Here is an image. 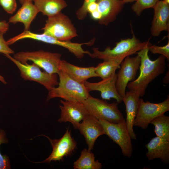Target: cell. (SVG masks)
Here are the masks:
<instances>
[{
  "mask_svg": "<svg viewBox=\"0 0 169 169\" xmlns=\"http://www.w3.org/2000/svg\"><path fill=\"white\" fill-rule=\"evenodd\" d=\"M90 13L91 18L93 19L97 20L98 21L101 18V14L97 10Z\"/></svg>",
  "mask_w": 169,
  "mask_h": 169,
  "instance_id": "obj_34",
  "label": "cell"
},
{
  "mask_svg": "<svg viewBox=\"0 0 169 169\" xmlns=\"http://www.w3.org/2000/svg\"><path fill=\"white\" fill-rule=\"evenodd\" d=\"M136 0H122L124 4L127 3L132 2L134 1H136Z\"/></svg>",
  "mask_w": 169,
  "mask_h": 169,
  "instance_id": "obj_38",
  "label": "cell"
},
{
  "mask_svg": "<svg viewBox=\"0 0 169 169\" xmlns=\"http://www.w3.org/2000/svg\"><path fill=\"white\" fill-rule=\"evenodd\" d=\"M60 70L74 80L82 84L90 78L98 77L95 72L94 67H79L63 60L61 61Z\"/></svg>",
  "mask_w": 169,
  "mask_h": 169,
  "instance_id": "obj_20",
  "label": "cell"
},
{
  "mask_svg": "<svg viewBox=\"0 0 169 169\" xmlns=\"http://www.w3.org/2000/svg\"><path fill=\"white\" fill-rule=\"evenodd\" d=\"M165 3L169 4V0H163V1Z\"/></svg>",
  "mask_w": 169,
  "mask_h": 169,
  "instance_id": "obj_39",
  "label": "cell"
},
{
  "mask_svg": "<svg viewBox=\"0 0 169 169\" xmlns=\"http://www.w3.org/2000/svg\"><path fill=\"white\" fill-rule=\"evenodd\" d=\"M43 33L60 41H70L77 36L75 28L69 18L61 12L48 17Z\"/></svg>",
  "mask_w": 169,
  "mask_h": 169,
  "instance_id": "obj_6",
  "label": "cell"
},
{
  "mask_svg": "<svg viewBox=\"0 0 169 169\" xmlns=\"http://www.w3.org/2000/svg\"><path fill=\"white\" fill-rule=\"evenodd\" d=\"M169 110V97L164 101L157 103L145 102L140 99L137 113L133 126L145 129L150 122L155 118L164 114Z\"/></svg>",
  "mask_w": 169,
  "mask_h": 169,
  "instance_id": "obj_9",
  "label": "cell"
},
{
  "mask_svg": "<svg viewBox=\"0 0 169 169\" xmlns=\"http://www.w3.org/2000/svg\"><path fill=\"white\" fill-rule=\"evenodd\" d=\"M97 0H84L82 6L77 11L76 15L78 19L79 20L84 19L87 16L88 13L87 8L91 3L95 2Z\"/></svg>",
  "mask_w": 169,
  "mask_h": 169,
  "instance_id": "obj_30",
  "label": "cell"
},
{
  "mask_svg": "<svg viewBox=\"0 0 169 169\" xmlns=\"http://www.w3.org/2000/svg\"><path fill=\"white\" fill-rule=\"evenodd\" d=\"M0 81L4 84H7V82L5 80L4 78L0 75Z\"/></svg>",
  "mask_w": 169,
  "mask_h": 169,
  "instance_id": "obj_35",
  "label": "cell"
},
{
  "mask_svg": "<svg viewBox=\"0 0 169 169\" xmlns=\"http://www.w3.org/2000/svg\"><path fill=\"white\" fill-rule=\"evenodd\" d=\"M9 25L5 20L0 21V31L4 33H5L9 29Z\"/></svg>",
  "mask_w": 169,
  "mask_h": 169,
  "instance_id": "obj_32",
  "label": "cell"
},
{
  "mask_svg": "<svg viewBox=\"0 0 169 169\" xmlns=\"http://www.w3.org/2000/svg\"><path fill=\"white\" fill-rule=\"evenodd\" d=\"M131 38L121 39L116 43L115 46L111 49L107 47L103 51L99 50L98 48L94 47L93 52L90 56L103 61H110L120 64L126 57L137 54L145 47L151 45L149 41L141 42L132 33Z\"/></svg>",
  "mask_w": 169,
  "mask_h": 169,
  "instance_id": "obj_2",
  "label": "cell"
},
{
  "mask_svg": "<svg viewBox=\"0 0 169 169\" xmlns=\"http://www.w3.org/2000/svg\"><path fill=\"white\" fill-rule=\"evenodd\" d=\"M168 78H169V71H168V72H167L165 78L164 79H165L166 78V83H168L169 79H168Z\"/></svg>",
  "mask_w": 169,
  "mask_h": 169,
  "instance_id": "obj_36",
  "label": "cell"
},
{
  "mask_svg": "<svg viewBox=\"0 0 169 169\" xmlns=\"http://www.w3.org/2000/svg\"><path fill=\"white\" fill-rule=\"evenodd\" d=\"M30 38L45 43L56 45L64 47L73 54L77 58L81 59L84 54L90 55L91 53L84 50L82 46L84 44H89V42L85 43H73L69 41L59 40L51 36L44 33L38 34L31 32L29 30H24L20 34L11 38L13 43L21 39Z\"/></svg>",
  "mask_w": 169,
  "mask_h": 169,
  "instance_id": "obj_10",
  "label": "cell"
},
{
  "mask_svg": "<svg viewBox=\"0 0 169 169\" xmlns=\"http://www.w3.org/2000/svg\"><path fill=\"white\" fill-rule=\"evenodd\" d=\"M8 142L6 133L4 130L0 129V145L2 143H7ZM10 168V162L8 157L6 155H2L0 152V169Z\"/></svg>",
  "mask_w": 169,
  "mask_h": 169,
  "instance_id": "obj_27",
  "label": "cell"
},
{
  "mask_svg": "<svg viewBox=\"0 0 169 169\" xmlns=\"http://www.w3.org/2000/svg\"><path fill=\"white\" fill-rule=\"evenodd\" d=\"M44 136L49 139L53 150L49 156L41 163L62 161L65 157L71 155L77 148V142L72 137L69 128H67L63 136L59 139L53 140L47 136Z\"/></svg>",
  "mask_w": 169,
  "mask_h": 169,
  "instance_id": "obj_12",
  "label": "cell"
},
{
  "mask_svg": "<svg viewBox=\"0 0 169 169\" xmlns=\"http://www.w3.org/2000/svg\"><path fill=\"white\" fill-rule=\"evenodd\" d=\"M145 146L147 150L146 156L149 161L159 158L165 163H169V141L156 136Z\"/></svg>",
  "mask_w": 169,
  "mask_h": 169,
  "instance_id": "obj_18",
  "label": "cell"
},
{
  "mask_svg": "<svg viewBox=\"0 0 169 169\" xmlns=\"http://www.w3.org/2000/svg\"><path fill=\"white\" fill-rule=\"evenodd\" d=\"M141 61V58L138 55L133 57L129 56L125 58L120 64V68L117 74L116 86L118 93L122 99L125 95L128 84L135 79Z\"/></svg>",
  "mask_w": 169,
  "mask_h": 169,
  "instance_id": "obj_11",
  "label": "cell"
},
{
  "mask_svg": "<svg viewBox=\"0 0 169 169\" xmlns=\"http://www.w3.org/2000/svg\"><path fill=\"white\" fill-rule=\"evenodd\" d=\"M117 78V74L115 72L110 77L102 79L99 82L92 83L86 81L84 84L89 92L100 91L103 100H110L111 98H113L118 103H120L122 101L123 99L119 95L117 90L116 86Z\"/></svg>",
  "mask_w": 169,
  "mask_h": 169,
  "instance_id": "obj_14",
  "label": "cell"
},
{
  "mask_svg": "<svg viewBox=\"0 0 169 169\" xmlns=\"http://www.w3.org/2000/svg\"><path fill=\"white\" fill-rule=\"evenodd\" d=\"M19 1L20 3L22 5L26 2L29 1L32 2L33 1H34V0H19Z\"/></svg>",
  "mask_w": 169,
  "mask_h": 169,
  "instance_id": "obj_37",
  "label": "cell"
},
{
  "mask_svg": "<svg viewBox=\"0 0 169 169\" xmlns=\"http://www.w3.org/2000/svg\"><path fill=\"white\" fill-rule=\"evenodd\" d=\"M97 9V3L96 1L94 2L90 3L88 7L87 11L88 13H90L96 10Z\"/></svg>",
  "mask_w": 169,
  "mask_h": 169,
  "instance_id": "obj_33",
  "label": "cell"
},
{
  "mask_svg": "<svg viewBox=\"0 0 169 169\" xmlns=\"http://www.w3.org/2000/svg\"><path fill=\"white\" fill-rule=\"evenodd\" d=\"M77 129L85 138L88 149L90 151L93 149L98 138L105 134L104 129L99 120L90 115L80 122Z\"/></svg>",
  "mask_w": 169,
  "mask_h": 169,
  "instance_id": "obj_15",
  "label": "cell"
},
{
  "mask_svg": "<svg viewBox=\"0 0 169 169\" xmlns=\"http://www.w3.org/2000/svg\"><path fill=\"white\" fill-rule=\"evenodd\" d=\"M151 45L137 52L141 60L140 74L136 79L129 82L127 85L129 91L136 93L140 97L145 95L149 84L163 73L166 69V58L163 56H160L154 60L150 59L148 53Z\"/></svg>",
  "mask_w": 169,
  "mask_h": 169,
  "instance_id": "obj_1",
  "label": "cell"
},
{
  "mask_svg": "<svg viewBox=\"0 0 169 169\" xmlns=\"http://www.w3.org/2000/svg\"><path fill=\"white\" fill-rule=\"evenodd\" d=\"M154 17L151 29L152 36H158L164 30L169 31V4L158 0L154 7Z\"/></svg>",
  "mask_w": 169,
  "mask_h": 169,
  "instance_id": "obj_16",
  "label": "cell"
},
{
  "mask_svg": "<svg viewBox=\"0 0 169 169\" xmlns=\"http://www.w3.org/2000/svg\"><path fill=\"white\" fill-rule=\"evenodd\" d=\"M22 5L16 13L9 18V22L14 24L22 23L24 25V30H29L31 23L39 11L32 2H27Z\"/></svg>",
  "mask_w": 169,
  "mask_h": 169,
  "instance_id": "obj_21",
  "label": "cell"
},
{
  "mask_svg": "<svg viewBox=\"0 0 169 169\" xmlns=\"http://www.w3.org/2000/svg\"><path fill=\"white\" fill-rule=\"evenodd\" d=\"M34 5L39 12L48 17L61 12L67 4L64 0H34Z\"/></svg>",
  "mask_w": 169,
  "mask_h": 169,
  "instance_id": "obj_22",
  "label": "cell"
},
{
  "mask_svg": "<svg viewBox=\"0 0 169 169\" xmlns=\"http://www.w3.org/2000/svg\"><path fill=\"white\" fill-rule=\"evenodd\" d=\"M74 169H100L102 164L95 160L94 154L86 149H83L79 158L73 163Z\"/></svg>",
  "mask_w": 169,
  "mask_h": 169,
  "instance_id": "obj_23",
  "label": "cell"
},
{
  "mask_svg": "<svg viewBox=\"0 0 169 169\" xmlns=\"http://www.w3.org/2000/svg\"><path fill=\"white\" fill-rule=\"evenodd\" d=\"M120 68V64L110 61H104L95 67V72L102 79L110 77Z\"/></svg>",
  "mask_w": 169,
  "mask_h": 169,
  "instance_id": "obj_25",
  "label": "cell"
},
{
  "mask_svg": "<svg viewBox=\"0 0 169 169\" xmlns=\"http://www.w3.org/2000/svg\"><path fill=\"white\" fill-rule=\"evenodd\" d=\"M159 0H136L131 7L133 11L140 16L144 10L154 7Z\"/></svg>",
  "mask_w": 169,
  "mask_h": 169,
  "instance_id": "obj_26",
  "label": "cell"
},
{
  "mask_svg": "<svg viewBox=\"0 0 169 169\" xmlns=\"http://www.w3.org/2000/svg\"><path fill=\"white\" fill-rule=\"evenodd\" d=\"M150 124L154 125V131L156 136L169 141L168 116L162 114L153 119Z\"/></svg>",
  "mask_w": 169,
  "mask_h": 169,
  "instance_id": "obj_24",
  "label": "cell"
},
{
  "mask_svg": "<svg viewBox=\"0 0 169 169\" xmlns=\"http://www.w3.org/2000/svg\"><path fill=\"white\" fill-rule=\"evenodd\" d=\"M99 120L105 134L120 146L124 156L130 158L132 153L133 147L125 120L113 123L104 120Z\"/></svg>",
  "mask_w": 169,
  "mask_h": 169,
  "instance_id": "obj_8",
  "label": "cell"
},
{
  "mask_svg": "<svg viewBox=\"0 0 169 169\" xmlns=\"http://www.w3.org/2000/svg\"><path fill=\"white\" fill-rule=\"evenodd\" d=\"M0 5L9 14H13L17 8L16 0H0Z\"/></svg>",
  "mask_w": 169,
  "mask_h": 169,
  "instance_id": "obj_29",
  "label": "cell"
},
{
  "mask_svg": "<svg viewBox=\"0 0 169 169\" xmlns=\"http://www.w3.org/2000/svg\"><path fill=\"white\" fill-rule=\"evenodd\" d=\"M60 102L62 105L59 106L61 115L58 121L60 123L69 122L77 129L80 122L90 115L83 103L62 100Z\"/></svg>",
  "mask_w": 169,
  "mask_h": 169,
  "instance_id": "obj_13",
  "label": "cell"
},
{
  "mask_svg": "<svg viewBox=\"0 0 169 169\" xmlns=\"http://www.w3.org/2000/svg\"><path fill=\"white\" fill-rule=\"evenodd\" d=\"M13 58L23 64L31 61L50 74H58L62 60L60 54L42 50L18 52L14 54Z\"/></svg>",
  "mask_w": 169,
  "mask_h": 169,
  "instance_id": "obj_4",
  "label": "cell"
},
{
  "mask_svg": "<svg viewBox=\"0 0 169 169\" xmlns=\"http://www.w3.org/2000/svg\"><path fill=\"white\" fill-rule=\"evenodd\" d=\"M83 104L89 114L98 120H104L113 123L125 120L119 109L116 101L109 103L106 100L90 95Z\"/></svg>",
  "mask_w": 169,
  "mask_h": 169,
  "instance_id": "obj_5",
  "label": "cell"
},
{
  "mask_svg": "<svg viewBox=\"0 0 169 169\" xmlns=\"http://www.w3.org/2000/svg\"><path fill=\"white\" fill-rule=\"evenodd\" d=\"M96 1L97 3V10L101 15L98 22L105 25L116 19L124 4L122 0H97Z\"/></svg>",
  "mask_w": 169,
  "mask_h": 169,
  "instance_id": "obj_17",
  "label": "cell"
},
{
  "mask_svg": "<svg viewBox=\"0 0 169 169\" xmlns=\"http://www.w3.org/2000/svg\"><path fill=\"white\" fill-rule=\"evenodd\" d=\"M140 97L136 93L129 91L123 98L126 108L125 122L128 131L131 139L136 140V136L133 129V122L136 117Z\"/></svg>",
  "mask_w": 169,
  "mask_h": 169,
  "instance_id": "obj_19",
  "label": "cell"
},
{
  "mask_svg": "<svg viewBox=\"0 0 169 169\" xmlns=\"http://www.w3.org/2000/svg\"><path fill=\"white\" fill-rule=\"evenodd\" d=\"M12 61L19 69L21 77L25 80L36 82L44 86L49 91L58 85V74H50L42 71L35 64L22 63L14 59L10 54L5 55Z\"/></svg>",
  "mask_w": 169,
  "mask_h": 169,
  "instance_id": "obj_7",
  "label": "cell"
},
{
  "mask_svg": "<svg viewBox=\"0 0 169 169\" xmlns=\"http://www.w3.org/2000/svg\"><path fill=\"white\" fill-rule=\"evenodd\" d=\"M58 86L49 90L47 100L54 98H61L64 100L83 103L90 95L89 91L84 84L74 80L60 70Z\"/></svg>",
  "mask_w": 169,
  "mask_h": 169,
  "instance_id": "obj_3",
  "label": "cell"
},
{
  "mask_svg": "<svg viewBox=\"0 0 169 169\" xmlns=\"http://www.w3.org/2000/svg\"><path fill=\"white\" fill-rule=\"evenodd\" d=\"M149 51L153 54H158L164 56L167 60H169V41L167 44L163 46L151 45Z\"/></svg>",
  "mask_w": 169,
  "mask_h": 169,
  "instance_id": "obj_28",
  "label": "cell"
},
{
  "mask_svg": "<svg viewBox=\"0 0 169 169\" xmlns=\"http://www.w3.org/2000/svg\"><path fill=\"white\" fill-rule=\"evenodd\" d=\"M5 33L0 31V53L4 55L13 54L14 53V51L9 47L4 38L3 34Z\"/></svg>",
  "mask_w": 169,
  "mask_h": 169,
  "instance_id": "obj_31",
  "label": "cell"
}]
</instances>
